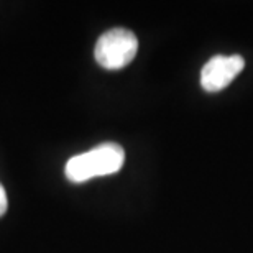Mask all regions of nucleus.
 Returning <instances> with one entry per match:
<instances>
[{
    "label": "nucleus",
    "mask_w": 253,
    "mask_h": 253,
    "mask_svg": "<svg viewBox=\"0 0 253 253\" xmlns=\"http://www.w3.org/2000/svg\"><path fill=\"white\" fill-rule=\"evenodd\" d=\"M7 207H8V201H7V194H5V189L3 186L0 184V217H2L5 212H7Z\"/></svg>",
    "instance_id": "nucleus-4"
},
{
    "label": "nucleus",
    "mask_w": 253,
    "mask_h": 253,
    "mask_svg": "<svg viewBox=\"0 0 253 253\" xmlns=\"http://www.w3.org/2000/svg\"><path fill=\"white\" fill-rule=\"evenodd\" d=\"M125 163V151L119 143H102L85 153L76 155L68 160L64 168L66 178L73 183H85V181L109 176L122 169Z\"/></svg>",
    "instance_id": "nucleus-1"
},
{
    "label": "nucleus",
    "mask_w": 253,
    "mask_h": 253,
    "mask_svg": "<svg viewBox=\"0 0 253 253\" xmlns=\"http://www.w3.org/2000/svg\"><path fill=\"white\" fill-rule=\"evenodd\" d=\"M245 68V59L234 56H214L204 64L201 73V85L207 92H219L225 89Z\"/></svg>",
    "instance_id": "nucleus-3"
},
{
    "label": "nucleus",
    "mask_w": 253,
    "mask_h": 253,
    "mask_svg": "<svg viewBox=\"0 0 253 253\" xmlns=\"http://www.w3.org/2000/svg\"><path fill=\"white\" fill-rule=\"evenodd\" d=\"M138 51V40L135 33L125 28H114L97 40L94 49L95 61L109 71H117L133 61Z\"/></svg>",
    "instance_id": "nucleus-2"
}]
</instances>
